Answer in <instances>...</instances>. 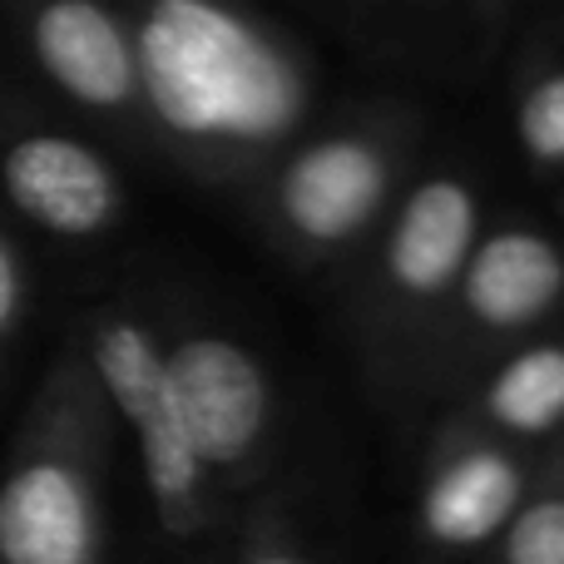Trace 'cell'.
<instances>
[{
  "label": "cell",
  "mask_w": 564,
  "mask_h": 564,
  "mask_svg": "<svg viewBox=\"0 0 564 564\" xmlns=\"http://www.w3.org/2000/svg\"><path fill=\"white\" fill-rule=\"evenodd\" d=\"M144 129L198 178L268 174L307 124L312 55L248 10L154 0L129 15Z\"/></svg>",
  "instance_id": "obj_1"
},
{
  "label": "cell",
  "mask_w": 564,
  "mask_h": 564,
  "mask_svg": "<svg viewBox=\"0 0 564 564\" xmlns=\"http://www.w3.org/2000/svg\"><path fill=\"white\" fill-rule=\"evenodd\" d=\"M109 416L79 341L40 377L0 470V564H105Z\"/></svg>",
  "instance_id": "obj_2"
},
{
  "label": "cell",
  "mask_w": 564,
  "mask_h": 564,
  "mask_svg": "<svg viewBox=\"0 0 564 564\" xmlns=\"http://www.w3.org/2000/svg\"><path fill=\"white\" fill-rule=\"evenodd\" d=\"M411 149V115H361L297 139L268 169L263 228L302 268H322L367 243L371 228L397 204V184Z\"/></svg>",
  "instance_id": "obj_3"
},
{
  "label": "cell",
  "mask_w": 564,
  "mask_h": 564,
  "mask_svg": "<svg viewBox=\"0 0 564 564\" xmlns=\"http://www.w3.org/2000/svg\"><path fill=\"white\" fill-rule=\"evenodd\" d=\"M480 243V194L460 174H426L397 194L357 292L371 361H426L436 322Z\"/></svg>",
  "instance_id": "obj_4"
},
{
  "label": "cell",
  "mask_w": 564,
  "mask_h": 564,
  "mask_svg": "<svg viewBox=\"0 0 564 564\" xmlns=\"http://www.w3.org/2000/svg\"><path fill=\"white\" fill-rule=\"evenodd\" d=\"M79 351H85L89 377H95L109 416L124 421L139 446L159 535L169 545L208 540L218 516H224V496L204 476V466H198L194 446L184 436L159 332L129 307H95L79 327Z\"/></svg>",
  "instance_id": "obj_5"
},
{
  "label": "cell",
  "mask_w": 564,
  "mask_h": 564,
  "mask_svg": "<svg viewBox=\"0 0 564 564\" xmlns=\"http://www.w3.org/2000/svg\"><path fill=\"white\" fill-rule=\"evenodd\" d=\"M164 347V371L184 436L218 496L248 486L273 446V377L263 357L218 327H184Z\"/></svg>",
  "instance_id": "obj_6"
},
{
  "label": "cell",
  "mask_w": 564,
  "mask_h": 564,
  "mask_svg": "<svg viewBox=\"0 0 564 564\" xmlns=\"http://www.w3.org/2000/svg\"><path fill=\"white\" fill-rule=\"evenodd\" d=\"M564 302V253L550 234L525 224L480 234L470 248L460 282L436 322L426 347L431 371L446 377L456 351H490L496 341H516L545 327Z\"/></svg>",
  "instance_id": "obj_7"
},
{
  "label": "cell",
  "mask_w": 564,
  "mask_h": 564,
  "mask_svg": "<svg viewBox=\"0 0 564 564\" xmlns=\"http://www.w3.org/2000/svg\"><path fill=\"white\" fill-rule=\"evenodd\" d=\"M0 194L30 228L69 243L105 238L124 214V178L105 149L50 124L0 129Z\"/></svg>",
  "instance_id": "obj_8"
},
{
  "label": "cell",
  "mask_w": 564,
  "mask_h": 564,
  "mask_svg": "<svg viewBox=\"0 0 564 564\" xmlns=\"http://www.w3.org/2000/svg\"><path fill=\"white\" fill-rule=\"evenodd\" d=\"M20 35L35 69L75 109L119 129H144L129 15L99 0H45L20 10Z\"/></svg>",
  "instance_id": "obj_9"
},
{
  "label": "cell",
  "mask_w": 564,
  "mask_h": 564,
  "mask_svg": "<svg viewBox=\"0 0 564 564\" xmlns=\"http://www.w3.org/2000/svg\"><path fill=\"white\" fill-rule=\"evenodd\" d=\"M530 500V470L510 446L476 431H456L441 441L426 486L416 496V530L431 550L470 555L500 540Z\"/></svg>",
  "instance_id": "obj_10"
},
{
  "label": "cell",
  "mask_w": 564,
  "mask_h": 564,
  "mask_svg": "<svg viewBox=\"0 0 564 564\" xmlns=\"http://www.w3.org/2000/svg\"><path fill=\"white\" fill-rule=\"evenodd\" d=\"M476 436L530 446L564 431V341H520L480 377L470 401Z\"/></svg>",
  "instance_id": "obj_11"
},
{
  "label": "cell",
  "mask_w": 564,
  "mask_h": 564,
  "mask_svg": "<svg viewBox=\"0 0 564 564\" xmlns=\"http://www.w3.org/2000/svg\"><path fill=\"white\" fill-rule=\"evenodd\" d=\"M516 139L530 164L564 169V69H545L520 89L516 105Z\"/></svg>",
  "instance_id": "obj_12"
},
{
  "label": "cell",
  "mask_w": 564,
  "mask_h": 564,
  "mask_svg": "<svg viewBox=\"0 0 564 564\" xmlns=\"http://www.w3.org/2000/svg\"><path fill=\"white\" fill-rule=\"evenodd\" d=\"M496 564H564V490H540L496 540Z\"/></svg>",
  "instance_id": "obj_13"
},
{
  "label": "cell",
  "mask_w": 564,
  "mask_h": 564,
  "mask_svg": "<svg viewBox=\"0 0 564 564\" xmlns=\"http://www.w3.org/2000/svg\"><path fill=\"white\" fill-rule=\"evenodd\" d=\"M25 263H20V248L10 243V234L0 228V347L15 337L20 317H25Z\"/></svg>",
  "instance_id": "obj_14"
},
{
  "label": "cell",
  "mask_w": 564,
  "mask_h": 564,
  "mask_svg": "<svg viewBox=\"0 0 564 564\" xmlns=\"http://www.w3.org/2000/svg\"><path fill=\"white\" fill-rule=\"evenodd\" d=\"M238 564H312L307 555H302L297 545H292L288 535H278V530H248V540H243V550H238Z\"/></svg>",
  "instance_id": "obj_15"
}]
</instances>
